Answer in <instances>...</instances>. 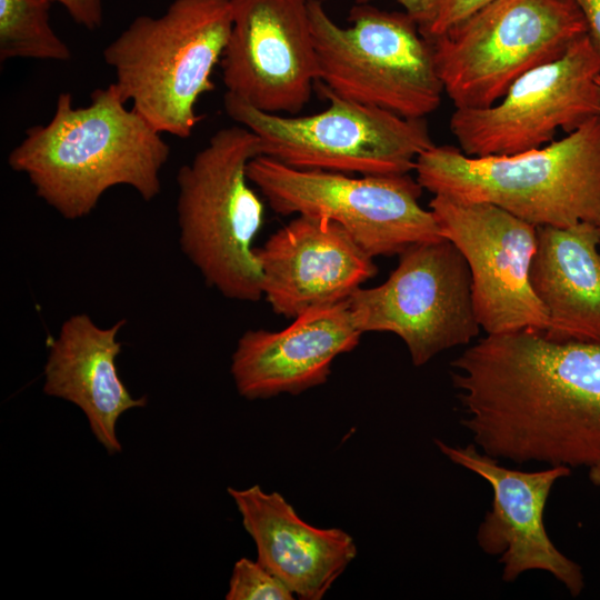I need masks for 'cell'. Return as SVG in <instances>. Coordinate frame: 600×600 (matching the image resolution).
Segmentation results:
<instances>
[{"instance_id": "cell-1", "label": "cell", "mask_w": 600, "mask_h": 600, "mask_svg": "<svg viewBox=\"0 0 600 600\" xmlns=\"http://www.w3.org/2000/svg\"><path fill=\"white\" fill-rule=\"evenodd\" d=\"M450 366L461 422L481 452L569 468L600 462V342L488 334Z\"/></svg>"}, {"instance_id": "cell-2", "label": "cell", "mask_w": 600, "mask_h": 600, "mask_svg": "<svg viewBox=\"0 0 600 600\" xmlns=\"http://www.w3.org/2000/svg\"><path fill=\"white\" fill-rule=\"evenodd\" d=\"M126 103L114 83L93 90L84 107L60 93L51 120L26 130L9 153V167L24 173L36 194L68 220L88 216L116 186L151 201L161 190L170 147Z\"/></svg>"}, {"instance_id": "cell-3", "label": "cell", "mask_w": 600, "mask_h": 600, "mask_svg": "<svg viewBox=\"0 0 600 600\" xmlns=\"http://www.w3.org/2000/svg\"><path fill=\"white\" fill-rule=\"evenodd\" d=\"M414 171L433 196L491 203L537 228L600 226V116L560 140L509 156L471 157L433 144Z\"/></svg>"}, {"instance_id": "cell-4", "label": "cell", "mask_w": 600, "mask_h": 600, "mask_svg": "<svg viewBox=\"0 0 600 600\" xmlns=\"http://www.w3.org/2000/svg\"><path fill=\"white\" fill-rule=\"evenodd\" d=\"M231 26V0H173L159 17L133 19L102 54L122 100L160 133L187 139L202 120L199 98L214 89Z\"/></svg>"}, {"instance_id": "cell-5", "label": "cell", "mask_w": 600, "mask_h": 600, "mask_svg": "<svg viewBox=\"0 0 600 600\" xmlns=\"http://www.w3.org/2000/svg\"><path fill=\"white\" fill-rule=\"evenodd\" d=\"M258 156L260 140L251 130L221 128L177 174L182 252L209 287L250 302L262 298L253 240L264 208L247 176L249 161Z\"/></svg>"}, {"instance_id": "cell-6", "label": "cell", "mask_w": 600, "mask_h": 600, "mask_svg": "<svg viewBox=\"0 0 600 600\" xmlns=\"http://www.w3.org/2000/svg\"><path fill=\"white\" fill-rule=\"evenodd\" d=\"M319 83L336 94L404 118L422 119L443 93L431 43L404 12L354 3L342 28L322 0L309 1Z\"/></svg>"}, {"instance_id": "cell-7", "label": "cell", "mask_w": 600, "mask_h": 600, "mask_svg": "<svg viewBox=\"0 0 600 600\" xmlns=\"http://www.w3.org/2000/svg\"><path fill=\"white\" fill-rule=\"evenodd\" d=\"M584 34L572 0H493L429 41L443 92L467 109L498 102L517 79Z\"/></svg>"}, {"instance_id": "cell-8", "label": "cell", "mask_w": 600, "mask_h": 600, "mask_svg": "<svg viewBox=\"0 0 600 600\" xmlns=\"http://www.w3.org/2000/svg\"><path fill=\"white\" fill-rule=\"evenodd\" d=\"M329 107L311 116L263 112L227 92V114L258 136L261 156L304 170L362 176L404 174L434 143L424 118H404L342 98L322 83Z\"/></svg>"}, {"instance_id": "cell-9", "label": "cell", "mask_w": 600, "mask_h": 600, "mask_svg": "<svg viewBox=\"0 0 600 600\" xmlns=\"http://www.w3.org/2000/svg\"><path fill=\"white\" fill-rule=\"evenodd\" d=\"M247 176L274 212L330 219L372 258L443 238L431 210L419 203L423 188L409 173L354 178L258 156L249 161Z\"/></svg>"}, {"instance_id": "cell-10", "label": "cell", "mask_w": 600, "mask_h": 600, "mask_svg": "<svg viewBox=\"0 0 600 600\" xmlns=\"http://www.w3.org/2000/svg\"><path fill=\"white\" fill-rule=\"evenodd\" d=\"M399 256L382 284L359 288L348 306L361 333L397 334L420 367L479 333L471 274L462 253L446 238L416 243Z\"/></svg>"}, {"instance_id": "cell-11", "label": "cell", "mask_w": 600, "mask_h": 600, "mask_svg": "<svg viewBox=\"0 0 600 600\" xmlns=\"http://www.w3.org/2000/svg\"><path fill=\"white\" fill-rule=\"evenodd\" d=\"M600 113V53L584 34L557 59L517 79L486 108H456L450 131L467 156H509L553 141Z\"/></svg>"}, {"instance_id": "cell-12", "label": "cell", "mask_w": 600, "mask_h": 600, "mask_svg": "<svg viewBox=\"0 0 600 600\" xmlns=\"http://www.w3.org/2000/svg\"><path fill=\"white\" fill-rule=\"evenodd\" d=\"M429 208L441 236L468 263L480 328L487 334L544 332L548 314L530 284L538 228L486 202L436 194Z\"/></svg>"}, {"instance_id": "cell-13", "label": "cell", "mask_w": 600, "mask_h": 600, "mask_svg": "<svg viewBox=\"0 0 600 600\" xmlns=\"http://www.w3.org/2000/svg\"><path fill=\"white\" fill-rule=\"evenodd\" d=\"M310 0H231L232 26L221 58L230 92L268 113L294 116L310 101L319 66Z\"/></svg>"}, {"instance_id": "cell-14", "label": "cell", "mask_w": 600, "mask_h": 600, "mask_svg": "<svg viewBox=\"0 0 600 600\" xmlns=\"http://www.w3.org/2000/svg\"><path fill=\"white\" fill-rule=\"evenodd\" d=\"M434 442L450 461L479 474L492 488L491 510L478 528L477 542L484 553L500 556L502 579L511 582L527 571H546L578 597L584 587L582 570L553 544L543 523L551 489L570 474V468L550 466L540 471H520L499 464L476 444L451 447L440 440Z\"/></svg>"}, {"instance_id": "cell-15", "label": "cell", "mask_w": 600, "mask_h": 600, "mask_svg": "<svg viewBox=\"0 0 600 600\" xmlns=\"http://www.w3.org/2000/svg\"><path fill=\"white\" fill-rule=\"evenodd\" d=\"M262 273V297L271 310L294 319L347 301L377 273L373 258L339 223L298 214L254 248Z\"/></svg>"}, {"instance_id": "cell-16", "label": "cell", "mask_w": 600, "mask_h": 600, "mask_svg": "<svg viewBox=\"0 0 600 600\" xmlns=\"http://www.w3.org/2000/svg\"><path fill=\"white\" fill-rule=\"evenodd\" d=\"M361 334L348 300L308 310L280 331L248 330L231 359L237 391L257 400L323 384L333 360L353 350Z\"/></svg>"}, {"instance_id": "cell-17", "label": "cell", "mask_w": 600, "mask_h": 600, "mask_svg": "<svg viewBox=\"0 0 600 600\" xmlns=\"http://www.w3.org/2000/svg\"><path fill=\"white\" fill-rule=\"evenodd\" d=\"M258 561L302 600H320L357 556L353 538L339 528H318L300 518L278 492L254 484L229 487Z\"/></svg>"}, {"instance_id": "cell-18", "label": "cell", "mask_w": 600, "mask_h": 600, "mask_svg": "<svg viewBox=\"0 0 600 600\" xmlns=\"http://www.w3.org/2000/svg\"><path fill=\"white\" fill-rule=\"evenodd\" d=\"M124 323L122 319L102 328L87 313L69 317L51 340L44 366V393L79 407L110 454L121 451L116 436L120 416L147 404L146 397L130 394L118 374L121 342L117 334Z\"/></svg>"}, {"instance_id": "cell-19", "label": "cell", "mask_w": 600, "mask_h": 600, "mask_svg": "<svg viewBox=\"0 0 600 600\" xmlns=\"http://www.w3.org/2000/svg\"><path fill=\"white\" fill-rule=\"evenodd\" d=\"M530 284L556 341L600 342V228L539 227Z\"/></svg>"}, {"instance_id": "cell-20", "label": "cell", "mask_w": 600, "mask_h": 600, "mask_svg": "<svg viewBox=\"0 0 600 600\" xmlns=\"http://www.w3.org/2000/svg\"><path fill=\"white\" fill-rule=\"evenodd\" d=\"M51 0H0V61H67L68 44L50 24Z\"/></svg>"}, {"instance_id": "cell-21", "label": "cell", "mask_w": 600, "mask_h": 600, "mask_svg": "<svg viewBox=\"0 0 600 600\" xmlns=\"http://www.w3.org/2000/svg\"><path fill=\"white\" fill-rule=\"evenodd\" d=\"M227 600H292L293 592L258 560L239 559L233 567Z\"/></svg>"}, {"instance_id": "cell-22", "label": "cell", "mask_w": 600, "mask_h": 600, "mask_svg": "<svg viewBox=\"0 0 600 600\" xmlns=\"http://www.w3.org/2000/svg\"><path fill=\"white\" fill-rule=\"evenodd\" d=\"M493 0H426L417 19L420 33L432 40Z\"/></svg>"}, {"instance_id": "cell-23", "label": "cell", "mask_w": 600, "mask_h": 600, "mask_svg": "<svg viewBox=\"0 0 600 600\" xmlns=\"http://www.w3.org/2000/svg\"><path fill=\"white\" fill-rule=\"evenodd\" d=\"M61 4L71 19L88 29H98L103 21V4L107 0H51Z\"/></svg>"}, {"instance_id": "cell-24", "label": "cell", "mask_w": 600, "mask_h": 600, "mask_svg": "<svg viewBox=\"0 0 600 600\" xmlns=\"http://www.w3.org/2000/svg\"><path fill=\"white\" fill-rule=\"evenodd\" d=\"M582 13L587 33L600 53V0H572Z\"/></svg>"}, {"instance_id": "cell-25", "label": "cell", "mask_w": 600, "mask_h": 600, "mask_svg": "<svg viewBox=\"0 0 600 600\" xmlns=\"http://www.w3.org/2000/svg\"><path fill=\"white\" fill-rule=\"evenodd\" d=\"M372 0H356L357 3H369ZM403 8L404 11L410 14L416 21L421 16L426 0H396Z\"/></svg>"}, {"instance_id": "cell-26", "label": "cell", "mask_w": 600, "mask_h": 600, "mask_svg": "<svg viewBox=\"0 0 600 600\" xmlns=\"http://www.w3.org/2000/svg\"><path fill=\"white\" fill-rule=\"evenodd\" d=\"M589 479L594 486H600V462L589 468Z\"/></svg>"}, {"instance_id": "cell-27", "label": "cell", "mask_w": 600, "mask_h": 600, "mask_svg": "<svg viewBox=\"0 0 600 600\" xmlns=\"http://www.w3.org/2000/svg\"><path fill=\"white\" fill-rule=\"evenodd\" d=\"M599 116H600V113H599Z\"/></svg>"}, {"instance_id": "cell-28", "label": "cell", "mask_w": 600, "mask_h": 600, "mask_svg": "<svg viewBox=\"0 0 600 600\" xmlns=\"http://www.w3.org/2000/svg\"><path fill=\"white\" fill-rule=\"evenodd\" d=\"M599 228H600V226H599Z\"/></svg>"}]
</instances>
